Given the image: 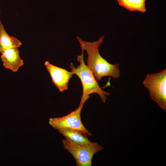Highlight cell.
Wrapping results in <instances>:
<instances>
[{
  "label": "cell",
  "instance_id": "1",
  "mask_svg": "<svg viewBox=\"0 0 166 166\" xmlns=\"http://www.w3.org/2000/svg\"><path fill=\"white\" fill-rule=\"evenodd\" d=\"M76 37L81 49L87 52V65L92 70L97 81H101L103 77L105 76H110L115 79L120 77L121 72L119 63L112 64L109 63L99 52V47L105 39L104 35L100 37L97 41L93 42L85 41L79 37Z\"/></svg>",
  "mask_w": 166,
  "mask_h": 166
},
{
  "label": "cell",
  "instance_id": "2",
  "mask_svg": "<svg viewBox=\"0 0 166 166\" xmlns=\"http://www.w3.org/2000/svg\"><path fill=\"white\" fill-rule=\"evenodd\" d=\"M84 51L82 49L81 54L77 57L80 65L75 67L71 63L69 66L71 72L78 77L82 84L83 92L80 103L84 104L90 97V94L95 93L98 94L102 101L105 103L107 96L110 93L100 87L93 72L85 64L84 59Z\"/></svg>",
  "mask_w": 166,
  "mask_h": 166
},
{
  "label": "cell",
  "instance_id": "3",
  "mask_svg": "<svg viewBox=\"0 0 166 166\" xmlns=\"http://www.w3.org/2000/svg\"><path fill=\"white\" fill-rule=\"evenodd\" d=\"M142 83L152 99L166 111V69L158 73L147 74Z\"/></svg>",
  "mask_w": 166,
  "mask_h": 166
},
{
  "label": "cell",
  "instance_id": "4",
  "mask_svg": "<svg viewBox=\"0 0 166 166\" xmlns=\"http://www.w3.org/2000/svg\"><path fill=\"white\" fill-rule=\"evenodd\" d=\"M62 142L64 149L74 157L77 166H91L94 155L103 148L97 142L79 145L72 144L65 139L62 140Z\"/></svg>",
  "mask_w": 166,
  "mask_h": 166
},
{
  "label": "cell",
  "instance_id": "5",
  "mask_svg": "<svg viewBox=\"0 0 166 166\" xmlns=\"http://www.w3.org/2000/svg\"><path fill=\"white\" fill-rule=\"evenodd\" d=\"M84 104L80 103L78 108L68 115L58 117L50 118L49 124L57 130L69 128L81 131L89 136L92 134L84 127L81 121V112Z\"/></svg>",
  "mask_w": 166,
  "mask_h": 166
},
{
  "label": "cell",
  "instance_id": "6",
  "mask_svg": "<svg viewBox=\"0 0 166 166\" xmlns=\"http://www.w3.org/2000/svg\"><path fill=\"white\" fill-rule=\"evenodd\" d=\"M44 64L52 83L59 91L62 92L67 89L69 81L73 74L72 72L53 65L48 61H45Z\"/></svg>",
  "mask_w": 166,
  "mask_h": 166
},
{
  "label": "cell",
  "instance_id": "7",
  "mask_svg": "<svg viewBox=\"0 0 166 166\" xmlns=\"http://www.w3.org/2000/svg\"><path fill=\"white\" fill-rule=\"evenodd\" d=\"M1 59L3 66L14 72H17L19 68L24 64L20 58L18 48L6 49L1 53Z\"/></svg>",
  "mask_w": 166,
  "mask_h": 166
},
{
  "label": "cell",
  "instance_id": "8",
  "mask_svg": "<svg viewBox=\"0 0 166 166\" xmlns=\"http://www.w3.org/2000/svg\"><path fill=\"white\" fill-rule=\"evenodd\" d=\"M69 142L77 145H86L91 142L88 138L87 134L80 130L69 128H61L57 130Z\"/></svg>",
  "mask_w": 166,
  "mask_h": 166
},
{
  "label": "cell",
  "instance_id": "9",
  "mask_svg": "<svg viewBox=\"0 0 166 166\" xmlns=\"http://www.w3.org/2000/svg\"><path fill=\"white\" fill-rule=\"evenodd\" d=\"M0 11V53L12 48H18L22 45L16 38L10 36L6 31L1 21Z\"/></svg>",
  "mask_w": 166,
  "mask_h": 166
},
{
  "label": "cell",
  "instance_id": "10",
  "mask_svg": "<svg viewBox=\"0 0 166 166\" xmlns=\"http://www.w3.org/2000/svg\"><path fill=\"white\" fill-rule=\"evenodd\" d=\"M146 0H117L118 5L130 11L146 12Z\"/></svg>",
  "mask_w": 166,
  "mask_h": 166
}]
</instances>
